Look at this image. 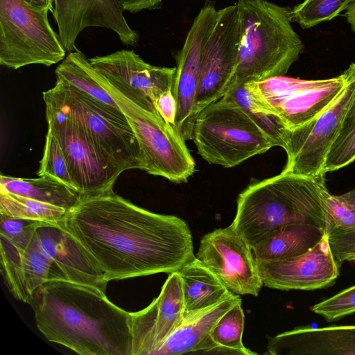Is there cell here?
I'll use <instances>...</instances> for the list:
<instances>
[{
  "instance_id": "6da1fadb",
  "label": "cell",
  "mask_w": 355,
  "mask_h": 355,
  "mask_svg": "<svg viewBox=\"0 0 355 355\" xmlns=\"http://www.w3.org/2000/svg\"><path fill=\"white\" fill-rule=\"evenodd\" d=\"M57 223L82 247L107 283L171 274L196 257L185 220L137 207L113 189L83 198Z\"/></svg>"
},
{
  "instance_id": "7a4b0ae2",
  "label": "cell",
  "mask_w": 355,
  "mask_h": 355,
  "mask_svg": "<svg viewBox=\"0 0 355 355\" xmlns=\"http://www.w3.org/2000/svg\"><path fill=\"white\" fill-rule=\"evenodd\" d=\"M37 329L52 343L79 355H130L131 313L98 288L55 278L30 304Z\"/></svg>"
},
{
  "instance_id": "3957f363",
  "label": "cell",
  "mask_w": 355,
  "mask_h": 355,
  "mask_svg": "<svg viewBox=\"0 0 355 355\" xmlns=\"http://www.w3.org/2000/svg\"><path fill=\"white\" fill-rule=\"evenodd\" d=\"M329 193L324 174L307 176L282 171L252 183L239 195L231 225L252 248L288 224L313 225L327 233Z\"/></svg>"
},
{
  "instance_id": "277c9868",
  "label": "cell",
  "mask_w": 355,
  "mask_h": 355,
  "mask_svg": "<svg viewBox=\"0 0 355 355\" xmlns=\"http://www.w3.org/2000/svg\"><path fill=\"white\" fill-rule=\"evenodd\" d=\"M238 65L230 85L284 76L303 49L291 26V9L266 0H237Z\"/></svg>"
},
{
  "instance_id": "5b68a950",
  "label": "cell",
  "mask_w": 355,
  "mask_h": 355,
  "mask_svg": "<svg viewBox=\"0 0 355 355\" xmlns=\"http://www.w3.org/2000/svg\"><path fill=\"white\" fill-rule=\"evenodd\" d=\"M43 100L74 120L100 153L122 173L145 170L137 139L120 108L104 105L60 80L43 92Z\"/></svg>"
},
{
  "instance_id": "8992f818",
  "label": "cell",
  "mask_w": 355,
  "mask_h": 355,
  "mask_svg": "<svg viewBox=\"0 0 355 355\" xmlns=\"http://www.w3.org/2000/svg\"><path fill=\"white\" fill-rule=\"evenodd\" d=\"M192 140L205 160L225 168L236 166L275 146L243 110L227 95L198 113Z\"/></svg>"
},
{
  "instance_id": "52a82bcc",
  "label": "cell",
  "mask_w": 355,
  "mask_h": 355,
  "mask_svg": "<svg viewBox=\"0 0 355 355\" xmlns=\"http://www.w3.org/2000/svg\"><path fill=\"white\" fill-rule=\"evenodd\" d=\"M96 77L128 119L144 157V171L172 182H187L193 174L196 164L178 129L159 114L146 111L130 101L97 70Z\"/></svg>"
},
{
  "instance_id": "ba28073f",
  "label": "cell",
  "mask_w": 355,
  "mask_h": 355,
  "mask_svg": "<svg viewBox=\"0 0 355 355\" xmlns=\"http://www.w3.org/2000/svg\"><path fill=\"white\" fill-rule=\"evenodd\" d=\"M49 9L24 0H0V64L12 69L62 61L66 50L51 28Z\"/></svg>"
},
{
  "instance_id": "9c48e42d",
  "label": "cell",
  "mask_w": 355,
  "mask_h": 355,
  "mask_svg": "<svg viewBox=\"0 0 355 355\" xmlns=\"http://www.w3.org/2000/svg\"><path fill=\"white\" fill-rule=\"evenodd\" d=\"M350 75L322 80H302L284 76L245 83L253 99L277 115L290 130L314 119L341 94Z\"/></svg>"
},
{
  "instance_id": "30bf717a",
  "label": "cell",
  "mask_w": 355,
  "mask_h": 355,
  "mask_svg": "<svg viewBox=\"0 0 355 355\" xmlns=\"http://www.w3.org/2000/svg\"><path fill=\"white\" fill-rule=\"evenodd\" d=\"M45 106L48 130L62 150L78 191L85 198L113 189L122 172L100 153L74 120Z\"/></svg>"
},
{
  "instance_id": "8fae6325",
  "label": "cell",
  "mask_w": 355,
  "mask_h": 355,
  "mask_svg": "<svg viewBox=\"0 0 355 355\" xmlns=\"http://www.w3.org/2000/svg\"><path fill=\"white\" fill-rule=\"evenodd\" d=\"M349 69V80L336 100L310 122L289 130L284 148L287 162L282 171L307 176L324 174L327 153L355 95V64Z\"/></svg>"
},
{
  "instance_id": "7c38bea8",
  "label": "cell",
  "mask_w": 355,
  "mask_h": 355,
  "mask_svg": "<svg viewBox=\"0 0 355 355\" xmlns=\"http://www.w3.org/2000/svg\"><path fill=\"white\" fill-rule=\"evenodd\" d=\"M240 40L236 4L217 10L201 54L196 96L198 114L227 92L236 71Z\"/></svg>"
},
{
  "instance_id": "4fadbf2b",
  "label": "cell",
  "mask_w": 355,
  "mask_h": 355,
  "mask_svg": "<svg viewBox=\"0 0 355 355\" xmlns=\"http://www.w3.org/2000/svg\"><path fill=\"white\" fill-rule=\"evenodd\" d=\"M196 257L233 293L257 297L263 286L252 248L232 225L205 234Z\"/></svg>"
},
{
  "instance_id": "5bb4252c",
  "label": "cell",
  "mask_w": 355,
  "mask_h": 355,
  "mask_svg": "<svg viewBox=\"0 0 355 355\" xmlns=\"http://www.w3.org/2000/svg\"><path fill=\"white\" fill-rule=\"evenodd\" d=\"M89 60L130 101L146 111L159 114L155 101L160 95L172 89L175 67L150 64L134 51L125 49Z\"/></svg>"
},
{
  "instance_id": "9a60e30c",
  "label": "cell",
  "mask_w": 355,
  "mask_h": 355,
  "mask_svg": "<svg viewBox=\"0 0 355 355\" xmlns=\"http://www.w3.org/2000/svg\"><path fill=\"white\" fill-rule=\"evenodd\" d=\"M216 15L214 2L206 1L176 56L177 65L171 91L177 105L176 127L184 141L193 137V125L198 116L196 96L201 54Z\"/></svg>"
},
{
  "instance_id": "2e32d148",
  "label": "cell",
  "mask_w": 355,
  "mask_h": 355,
  "mask_svg": "<svg viewBox=\"0 0 355 355\" xmlns=\"http://www.w3.org/2000/svg\"><path fill=\"white\" fill-rule=\"evenodd\" d=\"M263 285L282 291H314L332 286L339 276L328 236L306 252L291 258L257 261Z\"/></svg>"
},
{
  "instance_id": "e0dca14e",
  "label": "cell",
  "mask_w": 355,
  "mask_h": 355,
  "mask_svg": "<svg viewBox=\"0 0 355 355\" xmlns=\"http://www.w3.org/2000/svg\"><path fill=\"white\" fill-rule=\"evenodd\" d=\"M182 281L169 274L157 297L145 309L131 313L130 355H153L184 318Z\"/></svg>"
},
{
  "instance_id": "ac0fdd59",
  "label": "cell",
  "mask_w": 355,
  "mask_h": 355,
  "mask_svg": "<svg viewBox=\"0 0 355 355\" xmlns=\"http://www.w3.org/2000/svg\"><path fill=\"white\" fill-rule=\"evenodd\" d=\"M52 12L60 40L67 52L77 50L76 40L85 28L98 26L114 31L125 45L137 46L139 34L126 21L117 0H54Z\"/></svg>"
},
{
  "instance_id": "d6986e66",
  "label": "cell",
  "mask_w": 355,
  "mask_h": 355,
  "mask_svg": "<svg viewBox=\"0 0 355 355\" xmlns=\"http://www.w3.org/2000/svg\"><path fill=\"white\" fill-rule=\"evenodd\" d=\"M35 239L40 251L51 263L50 279H64L105 292L107 282L102 272L58 223H43L37 229Z\"/></svg>"
},
{
  "instance_id": "ffe728a7",
  "label": "cell",
  "mask_w": 355,
  "mask_h": 355,
  "mask_svg": "<svg viewBox=\"0 0 355 355\" xmlns=\"http://www.w3.org/2000/svg\"><path fill=\"white\" fill-rule=\"evenodd\" d=\"M271 355H355V326L298 327L268 338Z\"/></svg>"
},
{
  "instance_id": "44dd1931",
  "label": "cell",
  "mask_w": 355,
  "mask_h": 355,
  "mask_svg": "<svg viewBox=\"0 0 355 355\" xmlns=\"http://www.w3.org/2000/svg\"><path fill=\"white\" fill-rule=\"evenodd\" d=\"M0 253L4 284L15 299L29 304L36 291L50 279L51 263L35 237L24 248L1 241Z\"/></svg>"
},
{
  "instance_id": "7402d4cb",
  "label": "cell",
  "mask_w": 355,
  "mask_h": 355,
  "mask_svg": "<svg viewBox=\"0 0 355 355\" xmlns=\"http://www.w3.org/2000/svg\"><path fill=\"white\" fill-rule=\"evenodd\" d=\"M239 302H242L240 296L232 293L218 303L184 317L153 355L200 354L217 321Z\"/></svg>"
},
{
  "instance_id": "603a6c76",
  "label": "cell",
  "mask_w": 355,
  "mask_h": 355,
  "mask_svg": "<svg viewBox=\"0 0 355 355\" xmlns=\"http://www.w3.org/2000/svg\"><path fill=\"white\" fill-rule=\"evenodd\" d=\"M325 234L313 225L288 224L271 232L252 250L257 261L282 260L306 252Z\"/></svg>"
},
{
  "instance_id": "cb8c5ba5",
  "label": "cell",
  "mask_w": 355,
  "mask_h": 355,
  "mask_svg": "<svg viewBox=\"0 0 355 355\" xmlns=\"http://www.w3.org/2000/svg\"><path fill=\"white\" fill-rule=\"evenodd\" d=\"M177 272L182 281L184 318L212 306L232 293L196 257Z\"/></svg>"
},
{
  "instance_id": "d4e9b609",
  "label": "cell",
  "mask_w": 355,
  "mask_h": 355,
  "mask_svg": "<svg viewBox=\"0 0 355 355\" xmlns=\"http://www.w3.org/2000/svg\"><path fill=\"white\" fill-rule=\"evenodd\" d=\"M0 191L30 198L38 201L73 209L83 198L61 181L46 175L37 178H19L1 175Z\"/></svg>"
},
{
  "instance_id": "484cf974",
  "label": "cell",
  "mask_w": 355,
  "mask_h": 355,
  "mask_svg": "<svg viewBox=\"0 0 355 355\" xmlns=\"http://www.w3.org/2000/svg\"><path fill=\"white\" fill-rule=\"evenodd\" d=\"M56 80L69 84L107 106L119 108L97 79L96 70L85 55L77 49L69 52L57 67Z\"/></svg>"
},
{
  "instance_id": "4316f807",
  "label": "cell",
  "mask_w": 355,
  "mask_h": 355,
  "mask_svg": "<svg viewBox=\"0 0 355 355\" xmlns=\"http://www.w3.org/2000/svg\"><path fill=\"white\" fill-rule=\"evenodd\" d=\"M241 304H235L220 318L200 354H257L243 344L245 315Z\"/></svg>"
},
{
  "instance_id": "83f0119b",
  "label": "cell",
  "mask_w": 355,
  "mask_h": 355,
  "mask_svg": "<svg viewBox=\"0 0 355 355\" xmlns=\"http://www.w3.org/2000/svg\"><path fill=\"white\" fill-rule=\"evenodd\" d=\"M225 95L230 97L272 141L284 149L289 130L280 118L261 107L252 97L245 84L230 85Z\"/></svg>"
},
{
  "instance_id": "f1b7e54d",
  "label": "cell",
  "mask_w": 355,
  "mask_h": 355,
  "mask_svg": "<svg viewBox=\"0 0 355 355\" xmlns=\"http://www.w3.org/2000/svg\"><path fill=\"white\" fill-rule=\"evenodd\" d=\"M67 212L63 207L0 191V215L3 216L57 223L64 218Z\"/></svg>"
},
{
  "instance_id": "f546056e",
  "label": "cell",
  "mask_w": 355,
  "mask_h": 355,
  "mask_svg": "<svg viewBox=\"0 0 355 355\" xmlns=\"http://www.w3.org/2000/svg\"><path fill=\"white\" fill-rule=\"evenodd\" d=\"M355 161V95L327 153L323 173L334 171Z\"/></svg>"
},
{
  "instance_id": "4dcf8cb0",
  "label": "cell",
  "mask_w": 355,
  "mask_h": 355,
  "mask_svg": "<svg viewBox=\"0 0 355 355\" xmlns=\"http://www.w3.org/2000/svg\"><path fill=\"white\" fill-rule=\"evenodd\" d=\"M355 0H304L291 10V21L310 28L338 15Z\"/></svg>"
},
{
  "instance_id": "1f68e13d",
  "label": "cell",
  "mask_w": 355,
  "mask_h": 355,
  "mask_svg": "<svg viewBox=\"0 0 355 355\" xmlns=\"http://www.w3.org/2000/svg\"><path fill=\"white\" fill-rule=\"evenodd\" d=\"M37 175L54 178L78 191L62 150L49 130Z\"/></svg>"
},
{
  "instance_id": "d6a6232c",
  "label": "cell",
  "mask_w": 355,
  "mask_h": 355,
  "mask_svg": "<svg viewBox=\"0 0 355 355\" xmlns=\"http://www.w3.org/2000/svg\"><path fill=\"white\" fill-rule=\"evenodd\" d=\"M327 206L329 216L328 231L355 227V189L340 195L329 193Z\"/></svg>"
},
{
  "instance_id": "836d02e7",
  "label": "cell",
  "mask_w": 355,
  "mask_h": 355,
  "mask_svg": "<svg viewBox=\"0 0 355 355\" xmlns=\"http://www.w3.org/2000/svg\"><path fill=\"white\" fill-rule=\"evenodd\" d=\"M0 218V240L21 248H27L32 243L37 229L44 223L1 215Z\"/></svg>"
},
{
  "instance_id": "e575fe53",
  "label": "cell",
  "mask_w": 355,
  "mask_h": 355,
  "mask_svg": "<svg viewBox=\"0 0 355 355\" xmlns=\"http://www.w3.org/2000/svg\"><path fill=\"white\" fill-rule=\"evenodd\" d=\"M311 310L329 322L355 313V285L313 305Z\"/></svg>"
},
{
  "instance_id": "d590c367",
  "label": "cell",
  "mask_w": 355,
  "mask_h": 355,
  "mask_svg": "<svg viewBox=\"0 0 355 355\" xmlns=\"http://www.w3.org/2000/svg\"><path fill=\"white\" fill-rule=\"evenodd\" d=\"M328 241L339 266L344 261L355 263V227L345 230H330Z\"/></svg>"
},
{
  "instance_id": "8d00e7d4",
  "label": "cell",
  "mask_w": 355,
  "mask_h": 355,
  "mask_svg": "<svg viewBox=\"0 0 355 355\" xmlns=\"http://www.w3.org/2000/svg\"><path fill=\"white\" fill-rule=\"evenodd\" d=\"M155 107L160 116L169 124L176 128L177 105L172 91L160 95L155 101Z\"/></svg>"
},
{
  "instance_id": "74e56055",
  "label": "cell",
  "mask_w": 355,
  "mask_h": 355,
  "mask_svg": "<svg viewBox=\"0 0 355 355\" xmlns=\"http://www.w3.org/2000/svg\"><path fill=\"white\" fill-rule=\"evenodd\" d=\"M121 8L130 13H136L142 10H155L162 7V0H117Z\"/></svg>"
},
{
  "instance_id": "f35d334b",
  "label": "cell",
  "mask_w": 355,
  "mask_h": 355,
  "mask_svg": "<svg viewBox=\"0 0 355 355\" xmlns=\"http://www.w3.org/2000/svg\"><path fill=\"white\" fill-rule=\"evenodd\" d=\"M32 7L39 9H49L51 12L53 10V3L54 0H24Z\"/></svg>"
},
{
  "instance_id": "ab89813d",
  "label": "cell",
  "mask_w": 355,
  "mask_h": 355,
  "mask_svg": "<svg viewBox=\"0 0 355 355\" xmlns=\"http://www.w3.org/2000/svg\"><path fill=\"white\" fill-rule=\"evenodd\" d=\"M345 15L352 30L355 33V1L350 4Z\"/></svg>"
}]
</instances>
